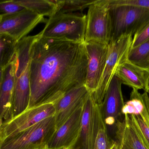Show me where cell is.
<instances>
[{
    "label": "cell",
    "instance_id": "6da1fadb",
    "mask_svg": "<svg viewBox=\"0 0 149 149\" xmlns=\"http://www.w3.org/2000/svg\"><path fill=\"white\" fill-rule=\"evenodd\" d=\"M39 36L31 51L30 99L28 108L54 104L65 93L85 85L87 57L85 43Z\"/></svg>",
    "mask_w": 149,
    "mask_h": 149
},
{
    "label": "cell",
    "instance_id": "7a4b0ae2",
    "mask_svg": "<svg viewBox=\"0 0 149 149\" xmlns=\"http://www.w3.org/2000/svg\"><path fill=\"white\" fill-rule=\"evenodd\" d=\"M37 35L28 36L17 42L15 67V86L11 109L8 120L19 115L28 108L30 99V66L31 51Z\"/></svg>",
    "mask_w": 149,
    "mask_h": 149
},
{
    "label": "cell",
    "instance_id": "3957f363",
    "mask_svg": "<svg viewBox=\"0 0 149 149\" xmlns=\"http://www.w3.org/2000/svg\"><path fill=\"white\" fill-rule=\"evenodd\" d=\"M111 24L110 42L123 36H134L149 22V10L121 5L108 0Z\"/></svg>",
    "mask_w": 149,
    "mask_h": 149
},
{
    "label": "cell",
    "instance_id": "277c9868",
    "mask_svg": "<svg viewBox=\"0 0 149 149\" xmlns=\"http://www.w3.org/2000/svg\"><path fill=\"white\" fill-rule=\"evenodd\" d=\"M86 15L80 12L57 13L49 17L40 32L45 38L85 43Z\"/></svg>",
    "mask_w": 149,
    "mask_h": 149
},
{
    "label": "cell",
    "instance_id": "5b68a950",
    "mask_svg": "<svg viewBox=\"0 0 149 149\" xmlns=\"http://www.w3.org/2000/svg\"><path fill=\"white\" fill-rule=\"evenodd\" d=\"M56 130L55 115L0 142V149H47Z\"/></svg>",
    "mask_w": 149,
    "mask_h": 149
},
{
    "label": "cell",
    "instance_id": "8992f818",
    "mask_svg": "<svg viewBox=\"0 0 149 149\" xmlns=\"http://www.w3.org/2000/svg\"><path fill=\"white\" fill-rule=\"evenodd\" d=\"M132 35L121 37L109 44V51L106 66L99 86L91 94L95 104L100 106L109 85L113 77L116 75L120 66L127 59L133 41Z\"/></svg>",
    "mask_w": 149,
    "mask_h": 149
},
{
    "label": "cell",
    "instance_id": "52a82bcc",
    "mask_svg": "<svg viewBox=\"0 0 149 149\" xmlns=\"http://www.w3.org/2000/svg\"><path fill=\"white\" fill-rule=\"evenodd\" d=\"M108 6V0H95L88 7L85 43L93 41L109 44L111 24Z\"/></svg>",
    "mask_w": 149,
    "mask_h": 149
},
{
    "label": "cell",
    "instance_id": "ba28073f",
    "mask_svg": "<svg viewBox=\"0 0 149 149\" xmlns=\"http://www.w3.org/2000/svg\"><path fill=\"white\" fill-rule=\"evenodd\" d=\"M53 104H43L27 109L17 116L3 122L0 125V142L55 115Z\"/></svg>",
    "mask_w": 149,
    "mask_h": 149
},
{
    "label": "cell",
    "instance_id": "9c48e42d",
    "mask_svg": "<svg viewBox=\"0 0 149 149\" xmlns=\"http://www.w3.org/2000/svg\"><path fill=\"white\" fill-rule=\"evenodd\" d=\"M87 57V67L85 85L90 94L95 92L106 66L109 44L97 42L85 43Z\"/></svg>",
    "mask_w": 149,
    "mask_h": 149
},
{
    "label": "cell",
    "instance_id": "30bf717a",
    "mask_svg": "<svg viewBox=\"0 0 149 149\" xmlns=\"http://www.w3.org/2000/svg\"><path fill=\"white\" fill-rule=\"evenodd\" d=\"M44 21L45 18L42 16L24 9L19 12L2 16L0 33L7 34L17 42Z\"/></svg>",
    "mask_w": 149,
    "mask_h": 149
},
{
    "label": "cell",
    "instance_id": "8fae6325",
    "mask_svg": "<svg viewBox=\"0 0 149 149\" xmlns=\"http://www.w3.org/2000/svg\"><path fill=\"white\" fill-rule=\"evenodd\" d=\"M122 84L121 80L115 75L100 106L102 116L106 125L115 124L122 114V109L125 104L122 92Z\"/></svg>",
    "mask_w": 149,
    "mask_h": 149
},
{
    "label": "cell",
    "instance_id": "7c38bea8",
    "mask_svg": "<svg viewBox=\"0 0 149 149\" xmlns=\"http://www.w3.org/2000/svg\"><path fill=\"white\" fill-rule=\"evenodd\" d=\"M90 94L86 86L83 85L71 89L53 104L56 129L84 105Z\"/></svg>",
    "mask_w": 149,
    "mask_h": 149
},
{
    "label": "cell",
    "instance_id": "4fadbf2b",
    "mask_svg": "<svg viewBox=\"0 0 149 149\" xmlns=\"http://www.w3.org/2000/svg\"><path fill=\"white\" fill-rule=\"evenodd\" d=\"M83 106L77 109L56 129L48 143L47 149H70L72 147L81 126Z\"/></svg>",
    "mask_w": 149,
    "mask_h": 149
},
{
    "label": "cell",
    "instance_id": "5bb4252c",
    "mask_svg": "<svg viewBox=\"0 0 149 149\" xmlns=\"http://www.w3.org/2000/svg\"><path fill=\"white\" fill-rule=\"evenodd\" d=\"M94 102L91 94L83 106L81 126L76 141L70 149H93L95 134Z\"/></svg>",
    "mask_w": 149,
    "mask_h": 149
},
{
    "label": "cell",
    "instance_id": "9a60e30c",
    "mask_svg": "<svg viewBox=\"0 0 149 149\" xmlns=\"http://www.w3.org/2000/svg\"><path fill=\"white\" fill-rule=\"evenodd\" d=\"M116 138L119 149H149L136 129L129 115L115 124Z\"/></svg>",
    "mask_w": 149,
    "mask_h": 149
},
{
    "label": "cell",
    "instance_id": "2e32d148",
    "mask_svg": "<svg viewBox=\"0 0 149 149\" xmlns=\"http://www.w3.org/2000/svg\"><path fill=\"white\" fill-rule=\"evenodd\" d=\"M15 86L14 60L3 68V78L0 88V125L7 120L11 109Z\"/></svg>",
    "mask_w": 149,
    "mask_h": 149
},
{
    "label": "cell",
    "instance_id": "e0dca14e",
    "mask_svg": "<svg viewBox=\"0 0 149 149\" xmlns=\"http://www.w3.org/2000/svg\"><path fill=\"white\" fill-rule=\"evenodd\" d=\"M122 114L138 115L149 127V99L148 93L143 94L133 89L129 101L125 103Z\"/></svg>",
    "mask_w": 149,
    "mask_h": 149
},
{
    "label": "cell",
    "instance_id": "ac0fdd59",
    "mask_svg": "<svg viewBox=\"0 0 149 149\" xmlns=\"http://www.w3.org/2000/svg\"><path fill=\"white\" fill-rule=\"evenodd\" d=\"M146 72V71L127 60L120 66L116 75L121 80L123 84L133 89L144 90Z\"/></svg>",
    "mask_w": 149,
    "mask_h": 149
},
{
    "label": "cell",
    "instance_id": "d6986e66",
    "mask_svg": "<svg viewBox=\"0 0 149 149\" xmlns=\"http://www.w3.org/2000/svg\"><path fill=\"white\" fill-rule=\"evenodd\" d=\"M94 112L95 134L93 149H110L115 141L111 140L108 134L107 125L103 121L100 106L94 103Z\"/></svg>",
    "mask_w": 149,
    "mask_h": 149
},
{
    "label": "cell",
    "instance_id": "ffe728a7",
    "mask_svg": "<svg viewBox=\"0 0 149 149\" xmlns=\"http://www.w3.org/2000/svg\"><path fill=\"white\" fill-rule=\"evenodd\" d=\"M16 2L25 9L40 15L49 17L56 13L57 6L53 0H15Z\"/></svg>",
    "mask_w": 149,
    "mask_h": 149
},
{
    "label": "cell",
    "instance_id": "44dd1931",
    "mask_svg": "<svg viewBox=\"0 0 149 149\" xmlns=\"http://www.w3.org/2000/svg\"><path fill=\"white\" fill-rule=\"evenodd\" d=\"M127 60L144 71H149V39L131 48Z\"/></svg>",
    "mask_w": 149,
    "mask_h": 149
},
{
    "label": "cell",
    "instance_id": "7402d4cb",
    "mask_svg": "<svg viewBox=\"0 0 149 149\" xmlns=\"http://www.w3.org/2000/svg\"><path fill=\"white\" fill-rule=\"evenodd\" d=\"M17 42L7 34L0 33V66L5 68L15 57Z\"/></svg>",
    "mask_w": 149,
    "mask_h": 149
},
{
    "label": "cell",
    "instance_id": "603a6c76",
    "mask_svg": "<svg viewBox=\"0 0 149 149\" xmlns=\"http://www.w3.org/2000/svg\"><path fill=\"white\" fill-rule=\"evenodd\" d=\"M95 0H53L57 6V13H74L83 10Z\"/></svg>",
    "mask_w": 149,
    "mask_h": 149
},
{
    "label": "cell",
    "instance_id": "cb8c5ba5",
    "mask_svg": "<svg viewBox=\"0 0 149 149\" xmlns=\"http://www.w3.org/2000/svg\"><path fill=\"white\" fill-rule=\"evenodd\" d=\"M136 129L149 149V127L138 115H129Z\"/></svg>",
    "mask_w": 149,
    "mask_h": 149
},
{
    "label": "cell",
    "instance_id": "d4e9b609",
    "mask_svg": "<svg viewBox=\"0 0 149 149\" xmlns=\"http://www.w3.org/2000/svg\"><path fill=\"white\" fill-rule=\"evenodd\" d=\"M24 9L16 2L15 0L0 1V16L16 13Z\"/></svg>",
    "mask_w": 149,
    "mask_h": 149
},
{
    "label": "cell",
    "instance_id": "484cf974",
    "mask_svg": "<svg viewBox=\"0 0 149 149\" xmlns=\"http://www.w3.org/2000/svg\"><path fill=\"white\" fill-rule=\"evenodd\" d=\"M149 39V22L134 36L131 48H134Z\"/></svg>",
    "mask_w": 149,
    "mask_h": 149
},
{
    "label": "cell",
    "instance_id": "4316f807",
    "mask_svg": "<svg viewBox=\"0 0 149 149\" xmlns=\"http://www.w3.org/2000/svg\"><path fill=\"white\" fill-rule=\"evenodd\" d=\"M121 5L134 6L149 10V0H115Z\"/></svg>",
    "mask_w": 149,
    "mask_h": 149
},
{
    "label": "cell",
    "instance_id": "83f0119b",
    "mask_svg": "<svg viewBox=\"0 0 149 149\" xmlns=\"http://www.w3.org/2000/svg\"><path fill=\"white\" fill-rule=\"evenodd\" d=\"M144 90H145V92L149 93V71H146V82H145Z\"/></svg>",
    "mask_w": 149,
    "mask_h": 149
},
{
    "label": "cell",
    "instance_id": "f1b7e54d",
    "mask_svg": "<svg viewBox=\"0 0 149 149\" xmlns=\"http://www.w3.org/2000/svg\"><path fill=\"white\" fill-rule=\"evenodd\" d=\"M3 68L0 66V88L2 82L3 78Z\"/></svg>",
    "mask_w": 149,
    "mask_h": 149
},
{
    "label": "cell",
    "instance_id": "f546056e",
    "mask_svg": "<svg viewBox=\"0 0 149 149\" xmlns=\"http://www.w3.org/2000/svg\"><path fill=\"white\" fill-rule=\"evenodd\" d=\"M110 149H119V144L116 141L114 142L112 148Z\"/></svg>",
    "mask_w": 149,
    "mask_h": 149
},
{
    "label": "cell",
    "instance_id": "4dcf8cb0",
    "mask_svg": "<svg viewBox=\"0 0 149 149\" xmlns=\"http://www.w3.org/2000/svg\"><path fill=\"white\" fill-rule=\"evenodd\" d=\"M2 17L0 16V21H1V19Z\"/></svg>",
    "mask_w": 149,
    "mask_h": 149
},
{
    "label": "cell",
    "instance_id": "1f68e13d",
    "mask_svg": "<svg viewBox=\"0 0 149 149\" xmlns=\"http://www.w3.org/2000/svg\"></svg>",
    "mask_w": 149,
    "mask_h": 149
},
{
    "label": "cell",
    "instance_id": "d6a6232c",
    "mask_svg": "<svg viewBox=\"0 0 149 149\" xmlns=\"http://www.w3.org/2000/svg\"></svg>",
    "mask_w": 149,
    "mask_h": 149
}]
</instances>
